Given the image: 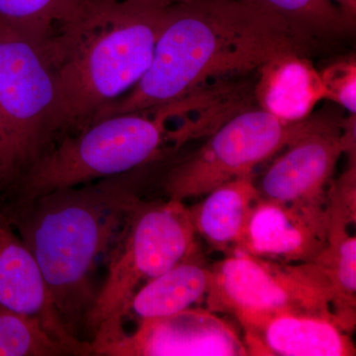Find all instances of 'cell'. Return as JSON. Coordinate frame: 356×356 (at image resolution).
Masks as SVG:
<instances>
[{"instance_id":"14","label":"cell","mask_w":356,"mask_h":356,"mask_svg":"<svg viewBox=\"0 0 356 356\" xmlns=\"http://www.w3.org/2000/svg\"><path fill=\"white\" fill-rule=\"evenodd\" d=\"M254 93L259 108L281 121L306 120L318 103L325 99L320 72L305 54L285 53L262 65Z\"/></svg>"},{"instance_id":"15","label":"cell","mask_w":356,"mask_h":356,"mask_svg":"<svg viewBox=\"0 0 356 356\" xmlns=\"http://www.w3.org/2000/svg\"><path fill=\"white\" fill-rule=\"evenodd\" d=\"M261 197L252 175L220 185L188 207L196 234L226 255L238 252L250 213Z\"/></svg>"},{"instance_id":"19","label":"cell","mask_w":356,"mask_h":356,"mask_svg":"<svg viewBox=\"0 0 356 356\" xmlns=\"http://www.w3.org/2000/svg\"><path fill=\"white\" fill-rule=\"evenodd\" d=\"M282 21L307 44L337 38L351 31L350 24L331 0H236Z\"/></svg>"},{"instance_id":"1","label":"cell","mask_w":356,"mask_h":356,"mask_svg":"<svg viewBox=\"0 0 356 356\" xmlns=\"http://www.w3.org/2000/svg\"><path fill=\"white\" fill-rule=\"evenodd\" d=\"M307 46L282 21L236 0L175 4L166 10L146 74L92 124L179 102L212 86L213 79L259 70L282 54H305Z\"/></svg>"},{"instance_id":"7","label":"cell","mask_w":356,"mask_h":356,"mask_svg":"<svg viewBox=\"0 0 356 356\" xmlns=\"http://www.w3.org/2000/svg\"><path fill=\"white\" fill-rule=\"evenodd\" d=\"M55 96L53 72L43 51L0 26L3 194L51 149L49 121Z\"/></svg>"},{"instance_id":"20","label":"cell","mask_w":356,"mask_h":356,"mask_svg":"<svg viewBox=\"0 0 356 356\" xmlns=\"http://www.w3.org/2000/svg\"><path fill=\"white\" fill-rule=\"evenodd\" d=\"M81 355L51 336L38 318L0 303V356Z\"/></svg>"},{"instance_id":"21","label":"cell","mask_w":356,"mask_h":356,"mask_svg":"<svg viewBox=\"0 0 356 356\" xmlns=\"http://www.w3.org/2000/svg\"><path fill=\"white\" fill-rule=\"evenodd\" d=\"M320 74L325 86V99L336 102L355 115V58L339 60L325 67Z\"/></svg>"},{"instance_id":"8","label":"cell","mask_w":356,"mask_h":356,"mask_svg":"<svg viewBox=\"0 0 356 356\" xmlns=\"http://www.w3.org/2000/svg\"><path fill=\"white\" fill-rule=\"evenodd\" d=\"M313 117L288 123L261 108H245L227 119L193 153L177 159L163 173L168 198L184 202L206 195L220 185L252 175L305 132Z\"/></svg>"},{"instance_id":"22","label":"cell","mask_w":356,"mask_h":356,"mask_svg":"<svg viewBox=\"0 0 356 356\" xmlns=\"http://www.w3.org/2000/svg\"><path fill=\"white\" fill-rule=\"evenodd\" d=\"M343 13L351 25H355L356 0H331Z\"/></svg>"},{"instance_id":"16","label":"cell","mask_w":356,"mask_h":356,"mask_svg":"<svg viewBox=\"0 0 356 356\" xmlns=\"http://www.w3.org/2000/svg\"><path fill=\"white\" fill-rule=\"evenodd\" d=\"M210 266L200 252L140 286L129 306L142 320L165 317L192 308L205 300L209 291Z\"/></svg>"},{"instance_id":"13","label":"cell","mask_w":356,"mask_h":356,"mask_svg":"<svg viewBox=\"0 0 356 356\" xmlns=\"http://www.w3.org/2000/svg\"><path fill=\"white\" fill-rule=\"evenodd\" d=\"M248 355L351 356L355 346L332 315L281 312L245 327Z\"/></svg>"},{"instance_id":"3","label":"cell","mask_w":356,"mask_h":356,"mask_svg":"<svg viewBox=\"0 0 356 356\" xmlns=\"http://www.w3.org/2000/svg\"><path fill=\"white\" fill-rule=\"evenodd\" d=\"M168 8L95 0L88 15L43 51L56 86L51 147L88 128L100 110L139 83L151 65Z\"/></svg>"},{"instance_id":"10","label":"cell","mask_w":356,"mask_h":356,"mask_svg":"<svg viewBox=\"0 0 356 356\" xmlns=\"http://www.w3.org/2000/svg\"><path fill=\"white\" fill-rule=\"evenodd\" d=\"M344 124L313 117L305 132L288 145L264 173L262 198L282 202H327L332 177L344 147Z\"/></svg>"},{"instance_id":"17","label":"cell","mask_w":356,"mask_h":356,"mask_svg":"<svg viewBox=\"0 0 356 356\" xmlns=\"http://www.w3.org/2000/svg\"><path fill=\"white\" fill-rule=\"evenodd\" d=\"M95 0H0V26L44 51L54 40L88 15Z\"/></svg>"},{"instance_id":"5","label":"cell","mask_w":356,"mask_h":356,"mask_svg":"<svg viewBox=\"0 0 356 356\" xmlns=\"http://www.w3.org/2000/svg\"><path fill=\"white\" fill-rule=\"evenodd\" d=\"M188 207L182 201H143L129 211L107 262V276L86 318L93 355L125 334L134 294L156 276L200 252Z\"/></svg>"},{"instance_id":"6","label":"cell","mask_w":356,"mask_h":356,"mask_svg":"<svg viewBox=\"0 0 356 356\" xmlns=\"http://www.w3.org/2000/svg\"><path fill=\"white\" fill-rule=\"evenodd\" d=\"M210 269L208 310L231 314L243 329L281 312L334 316L329 280L315 261L281 264L236 252Z\"/></svg>"},{"instance_id":"24","label":"cell","mask_w":356,"mask_h":356,"mask_svg":"<svg viewBox=\"0 0 356 356\" xmlns=\"http://www.w3.org/2000/svg\"><path fill=\"white\" fill-rule=\"evenodd\" d=\"M6 191V181H4L3 159H2V139L1 131H0V196Z\"/></svg>"},{"instance_id":"11","label":"cell","mask_w":356,"mask_h":356,"mask_svg":"<svg viewBox=\"0 0 356 356\" xmlns=\"http://www.w3.org/2000/svg\"><path fill=\"white\" fill-rule=\"evenodd\" d=\"M329 222V200L282 202L259 197L238 252L281 264L313 261L327 245Z\"/></svg>"},{"instance_id":"18","label":"cell","mask_w":356,"mask_h":356,"mask_svg":"<svg viewBox=\"0 0 356 356\" xmlns=\"http://www.w3.org/2000/svg\"><path fill=\"white\" fill-rule=\"evenodd\" d=\"M348 228V225L330 221L327 245L313 261L329 280L332 314L350 332L355 329L356 316V238Z\"/></svg>"},{"instance_id":"12","label":"cell","mask_w":356,"mask_h":356,"mask_svg":"<svg viewBox=\"0 0 356 356\" xmlns=\"http://www.w3.org/2000/svg\"><path fill=\"white\" fill-rule=\"evenodd\" d=\"M0 303L38 318L51 336L72 346L81 355H92L89 341L65 330L36 259L0 208Z\"/></svg>"},{"instance_id":"9","label":"cell","mask_w":356,"mask_h":356,"mask_svg":"<svg viewBox=\"0 0 356 356\" xmlns=\"http://www.w3.org/2000/svg\"><path fill=\"white\" fill-rule=\"evenodd\" d=\"M99 355L245 356L248 351L236 330L217 313L189 308L140 321L135 332L107 344Z\"/></svg>"},{"instance_id":"4","label":"cell","mask_w":356,"mask_h":356,"mask_svg":"<svg viewBox=\"0 0 356 356\" xmlns=\"http://www.w3.org/2000/svg\"><path fill=\"white\" fill-rule=\"evenodd\" d=\"M182 102L158 108L115 115L58 140L0 197L22 203L58 191L123 175L163 159L173 151L172 119Z\"/></svg>"},{"instance_id":"23","label":"cell","mask_w":356,"mask_h":356,"mask_svg":"<svg viewBox=\"0 0 356 356\" xmlns=\"http://www.w3.org/2000/svg\"><path fill=\"white\" fill-rule=\"evenodd\" d=\"M102 1L111 2V3H145L163 7H170L175 6V4L191 1V0H102Z\"/></svg>"},{"instance_id":"2","label":"cell","mask_w":356,"mask_h":356,"mask_svg":"<svg viewBox=\"0 0 356 356\" xmlns=\"http://www.w3.org/2000/svg\"><path fill=\"white\" fill-rule=\"evenodd\" d=\"M149 166L26 202L0 203L36 259L60 322L76 339L95 301L96 264L108 255Z\"/></svg>"}]
</instances>
